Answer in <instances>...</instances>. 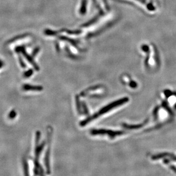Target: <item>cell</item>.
I'll use <instances>...</instances> for the list:
<instances>
[{"label":"cell","mask_w":176,"mask_h":176,"mask_svg":"<svg viewBox=\"0 0 176 176\" xmlns=\"http://www.w3.org/2000/svg\"><path fill=\"white\" fill-rule=\"evenodd\" d=\"M91 134L93 135H108L111 138H114L116 136L123 135L124 132L122 131H113L105 129H93L90 132Z\"/></svg>","instance_id":"obj_2"},{"label":"cell","mask_w":176,"mask_h":176,"mask_svg":"<svg viewBox=\"0 0 176 176\" xmlns=\"http://www.w3.org/2000/svg\"><path fill=\"white\" fill-rule=\"evenodd\" d=\"M23 169H24L25 176H30L29 171V166L28 162L26 161H23Z\"/></svg>","instance_id":"obj_9"},{"label":"cell","mask_w":176,"mask_h":176,"mask_svg":"<svg viewBox=\"0 0 176 176\" xmlns=\"http://www.w3.org/2000/svg\"><path fill=\"white\" fill-rule=\"evenodd\" d=\"M170 169L173 170V171H174V172L175 173H176V166H175L173 165H171L170 166Z\"/></svg>","instance_id":"obj_15"},{"label":"cell","mask_w":176,"mask_h":176,"mask_svg":"<svg viewBox=\"0 0 176 176\" xmlns=\"http://www.w3.org/2000/svg\"><path fill=\"white\" fill-rule=\"evenodd\" d=\"M0 62H1V61H0Z\"/></svg>","instance_id":"obj_16"},{"label":"cell","mask_w":176,"mask_h":176,"mask_svg":"<svg viewBox=\"0 0 176 176\" xmlns=\"http://www.w3.org/2000/svg\"><path fill=\"white\" fill-rule=\"evenodd\" d=\"M45 145V141H43L41 145H37L36 147H35V157L37 159H38L40 157V154L41 153V152L44 147V146Z\"/></svg>","instance_id":"obj_6"},{"label":"cell","mask_w":176,"mask_h":176,"mask_svg":"<svg viewBox=\"0 0 176 176\" xmlns=\"http://www.w3.org/2000/svg\"><path fill=\"white\" fill-rule=\"evenodd\" d=\"M172 155H173V154L169 153H159V154H157V155H152V159L153 160H157L161 159V158L166 157H170Z\"/></svg>","instance_id":"obj_4"},{"label":"cell","mask_w":176,"mask_h":176,"mask_svg":"<svg viewBox=\"0 0 176 176\" xmlns=\"http://www.w3.org/2000/svg\"><path fill=\"white\" fill-rule=\"evenodd\" d=\"M17 49H20V51L22 52L23 53V54L25 55V56L26 57V58H28V61H29V62L31 63V64L33 65V66L34 67V68L35 69H36V70H37V71H38L39 70V67L37 65V64L35 63V62H34L33 61V59H32V58H31V57L30 56H29L28 54H26V53L25 52V49H24V48H23V47H20V48H17Z\"/></svg>","instance_id":"obj_3"},{"label":"cell","mask_w":176,"mask_h":176,"mask_svg":"<svg viewBox=\"0 0 176 176\" xmlns=\"http://www.w3.org/2000/svg\"><path fill=\"white\" fill-rule=\"evenodd\" d=\"M41 133L40 132L38 131L36 133V138H35V144L36 146L38 145L39 142H40V138H41Z\"/></svg>","instance_id":"obj_10"},{"label":"cell","mask_w":176,"mask_h":176,"mask_svg":"<svg viewBox=\"0 0 176 176\" xmlns=\"http://www.w3.org/2000/svg\"><path fill=\"white\" fill-rule=\"evenodd\" d=\"M52 129H48L47 130V141H48V148L45 153V164L46 168V173L48 175L50 174V145L52 141Z\"/></svg>","instance_id":"obj_1"},{"label":"cell","mask_w":176,"mask_h":176,"mask_svg":"<svg viewBox=\"0 0 176 176\" xmlns=\"http://www.w3.org/2000/svg\"><path fill=\"white\" fill-rule=\"evenodd\" d=\"M16 112H15L14 110H12L11 113H10L9 117V118H10L11 119H12V118H14V117H16Z\"/></svg>","instance_id":"obj_12"},{"label":"cell","mask_w":176,"mask_h":176,"mask_svg":"<svg viewBox=\"0 0 176 176\" xmlns=\"http://www.w3.org/2000/svg\"><path fill=\"white\" fill-rule=\"evenodd\" d=\"M86 8H87V0H82V6L80 9V13L82 14H84L86 12Z\"/></svg>","instance_id":"obj_8"},{"label":"cell","mask_w":176,"mask_h":176,"mask_svg":"<svg viewBox=\"0 0 176 176\" xmlns=\"http://www.w3.org/2000/svg\"><path fill=\"white\" fill-rule=\"evenodd\" d=\"M76 107H77V109H78V111L79 112V113H81V106H79V100L78 98L77 99V97H76Z\"/></svg>","instance_id":"obj_11"},{"label":"cell","mask_w":176,"mask_h":176,"mask_svg":"<svg viewBox=\"0 0 176 176\" xmlns=\"http://www.w3.org/2000/svg\"><path fill=\"white\" fill-rule=\"evenodd\" d=\"M148 121H146V122H144V123H143V124H137V125H128V124H123V126L125 128H127V129H139L140 128H141V127H143L145 124L146 123V122H147Z\"/></svg>","instance_id":"obj_5"},{"label":"cell","mask_w":176,"mask_h":176,"mask_svg":"<svg viewBox=\"0 0 176 176\" xmlns=\"http://www.w3.org/2000/svg\"><path fill=\"white\" fill-rule=\"evenodd\" d=\"M32 73H33V71H32V70H30V71H29L28 72H26L25 73V76L26 77H29V76H31V74H32Z\"/></svg>","instance_id":"obj_13"},{"label":"cell","mask_w":176,"mask_h":176,"mask_svg":"<svg viewBox=\"0 0 176 176\" xmlns=\"http://www.w3.org/2000/svg\"><path fill=\"white\" fill-rule=\"evenodd\" d=\"M169 160V161H170V160H173L174 161H176V156H175L174 155H172V157H170V159Z\"/></svg>","instance_id":"obj_14"},{"label":"cell","mask_w":176,"mask_h":176,"mask_svg":"<svg viewBox=\"0 0 176 176\" xmlns=\"http://www.w3.org/2000/svg\"><path fill=\"white\" fill-rule=\"evenodd\" d=\"M23 89L26 90H42L43 89L41 86H31L29 85H25L23 86Z\"/></svg>","instance_id":"obj_7"}]
</instances>
